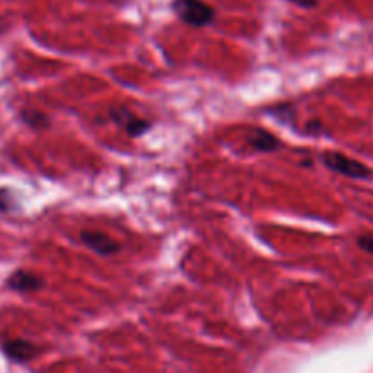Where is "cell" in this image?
Returning a JSON list of instances; mask_svg holds the SVG:
<instances>
[{"instance_id": "obj_11", "label": "cell", "mask_w": 373, "mask_h": 373, "mask_svg": "<svg viewBox=\"0 0 373 373\" xmlns=\"http://www.w3.org/2000/svg\"><path fill=\"white\" fill-rule=\"evenodd\" d=\"M308 130H310V132H314V133L321 132V122H319V120H311V122L308 124Z\"/></svg>"}, {"instance_id": "obj_4", "label": "cell", "mask_w": 373, "mask_h": 373, "mask_svg": "<svg viewBox=\"0 0 373 373\" xmlns=\"http://www.w3.org/2000/svg\"><path fill=\"white\" fill-rule=\"evenodd\" d=\"M81 241L86 248L102 255V257H110V255H115L120 250L119 242L113 241L110 235L102 234V231H89V229H86L81 234Z\"/></svg>"}, {"instance_id": "obj_2", "label": "cell", "mask_w": 373, "mask_h": 373, "mask_svg": "<svg viewBox=\"0 0 373 373\" xmlns=\"http://www.w3.org/2000/svg\"><path fill=\"white\" fill-rule=\"evenodd\" d=\"M324 166H326L330 171H335V173L344 175V177L350 178H368L372 177V170L368 166H365L362 162L355 161L352 157H346L339 151H328L324 153L323 157Z\"/></svg>"}, {"instance_id": "obj_8", "label": "cell", "mask_w": 373, "mask_h": 373, "mask_svg": "<svg viewBox=\"0 0 373 373\" xmlns=\"http://www.w3.org/2000/svg\"><path fill=\"white\" fill-rule=\"evenodd\" d=\"M21 119L24 120L31 130H46L50 127V119L46 117V113L35 110H24L21 113Z\"/></svg>"}, {"instance_id": "obj_3", "label": "cell", "mask_w": 373, "mask_h": 373, "mask_svg": "<svg viewBox=\"0 0 373 373\" xmlns=\"http://www.w3.org/2000/svg\"><path fill=\"white\" fill-rule=\"evenodd\" d=\"M110 115L115 122L124 127V132L130 137L144 135L146 132H149V127H151V122L133 115L127 108H111Z\"/></svg>"}, {"instance_id": "obj_10", "label": "cell", "mask_w": 373, "mask_h": 373, "mask_svg": "<svg viewBox=\"0 0 373 373\" xmlns=\"http://www.w3.org/2000/svg\"><path fill=\"white\" fill-rule=\"evenodd\" d=\"M289 2H293L295 6L304 9H314L315 6L319 4V0H289Z\"/></svg>"}, {"instance_id": "obj_7", "label": "cell", "mask_w": 373, "mask_h": 373, "mask_svg": "<svg viewBox=\"0 0 373 373\" xmlns=\"http://www.w3.org/2000/svg\"><path fill=\"white\" fill-rule=\"evenodd\" d=\"M246 142L253 149L263 151V153L275 151V149L280 148V140L277 139L275 135H272L270 132H266V130H260V127L251 130L250 135H248V139H246Z\"/></svg>"}, {"instance_id": "obj_1", "label": "cell", "mask_w": 373, "mask_h": 373, "mask_svg": "<svg viewBox=\"0 0 373 373\" xmlns=\"http://www.w3.org/2000/svg\"><path fill=\"white\" fill-rule=\"evenodd\" d=\"M175 15L191 28H204L215 21V9L202 0H173Z\"/></svg>"}, {"instance_id": "obj_9", "label": "cell", "mask_w": 373, "mask_h": 373, "mask_svg": "<svg viewBox=\"0 0 373 373\" xmlns=\"http://www.w3.org/2000/svg\"><path fill=\"white\" fill-rule=\"evenodd\" d=\"M357 244H359L361 250L368 251V253L373 255V237H361L357 241Z\"/></svg>"}, {"instance_id": "obj_5", "label": "cell", "mask_w": 373, "mask_h": 373, "mask_svg": "<svg viewBox=\"0 0 373 373\" xmlns=\"http://www.w3.org/2000/svg\"><path fill=\"white\" fill-rule=\"evenodd\" d=\"M6 286L13 292H21V293H30V292H38V289L44 286V280L40 277H37L35 273L24 272V270H17L13 272L11 275L6 280Z\"/></svg>"}, {"instance_id": "obj_6", "label": "cell", "mask_w": 373, "mask_h": 373, "mask_svg": "<svg viewBox=\"0 0 373 373\" xmlns=\"http://www.w3.org/2000/svg\"><path fill=\"white\" fill-rule=\"evenodd\" d=\"M2 350H4V353L9 357V359H13V361L17 362L31 361V359L38 353L37 346H35L33 343H30V340H24V339L6 340V343L2 344Z\"/></svg>"}]
</instances>
